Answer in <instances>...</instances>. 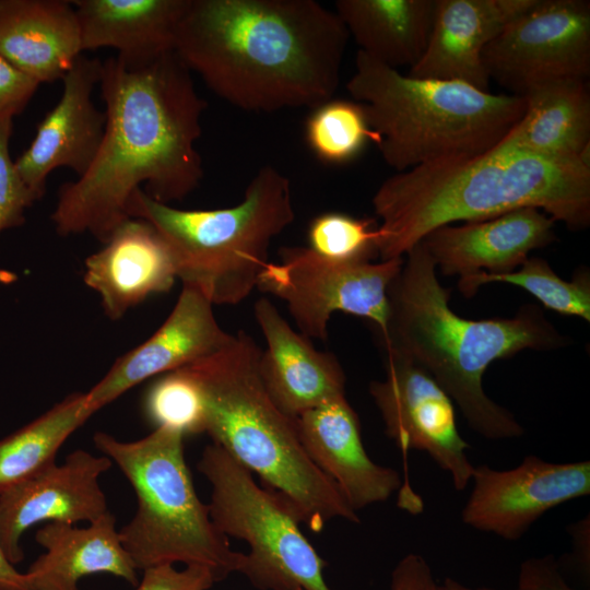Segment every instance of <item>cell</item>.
Segmentation results:
<instances>
[{"mask_svg": "<svg viewBox=\"0 0 590 590\" xmlns=\"http://www.w3.org/2000/svg\"><path fill=\"white\" fill-rule=\"evenodd\" d=\"M12 128L13 118L0 120V233L24 224L25 211L37 201L10 157Z\"/></svg>", "mask_w": 590, "mask_h": 590, "instance_id": "cell-32", "label": "cell"}, {"mask_svg": "<svg viewBox=\"0 0 590 590\" xmlns=\"http://www.w3.org/2000/svg\"><path fill=\"white\" fill-rule=\"evenodd\" d=\"M177 280L170 250L148 221L129 217L84 262L83 281L110 320L121 319L150 296L167 293Z\"/></svg>", "mask_w": 590, "mask_h": 590, "instance_id": "cell-20", "label": "cell"}, {"mask_svg": "<svg viewBox=\"0 0 590 590\" xmlns=\"http://www.w3.org/2000/svg\"><path fill=\"white\" fill-rule=\"evenodd\" d=\"M217 582L214 574L202 566L160 565L143 570L135 590H208Z\"/></svg>", "mask_w": 590, "mask_h": 590, "instance_id": "cell-33", "label": "cell"}, {"mask_svg": "<svg viewBox=\"0 0 590 590\" xmlns=\"http://www.w3.org/2000/svg\"><path fill=\"white\" fill-rule=\"evenodd\" d=\"M518 588L523 590H576L564 577L552 554L524 559L519 568Z\"/></svg>", "mask_w": 590, "mask_h": 590, "instance_id": "cell-35", "label": "cell"}, {"mask_svg": "<svg viewBox=\"0 0 590 590\" xmlns=\"http://www.w3.org/2000/svg\"><path fill=\"white\" fill-rule=\"evenodd\" d=\"M82 55L71 1L0 0V56L39 84L61 80Z\"/></svg>", "mask_w": 590, "mask_h": 590, "instance_id": "cell-23", "label": "cell"}, {"mask_svg": "<svg viewBox=\"0 0 590 590\" xmlns=\"http://www.w3.org/2000/svg\"><path fill=\"white\" fill-rule=\"evenodd\" d=\"M38 86L37 81L0 56V120L20 114Z\"/></svg>", "mask_w": 590, "mask_h": 590, "instance_id": "cell-34", "label": "cell"}, {"mask_svg": "<svg viewBox=\"0 0 590 590\" xmlns=\"http://www.w3.org/2000/svg\"><path fill=\"white\" fill-rule=\"evenodd\" d=\"M99 85L103 141L85 174L60 187L51 221L59 235L90 233L105 243L129 219V200L142 185L165 204L199 187L203 167L196 143L206 104L175 51L137 68L109 57Z\"/></svg>", "mask_w": 590, "mask_h": 590, "instance_id": "cell-1", "label": "cell"}, {"mask_svg": "<svg viewBox=\"0 0 590 590\" xmlns=\"http://www.w3.org/2000/svg\"><path fill=\"white\" fill-rule=\"evenodd\" d=\"M128 216L148 221L173 256L177 279L213 305H236L257 287L272 240L295 219L290 179L271 165L248 184L229 208L184 210L138 189Z\"/></svg>", "mask_w": 590, "mask_h": 590, "instance_id": "cell-7", "label": "cell"}, {"mask_svg": "<svg viewBox=\"0 0 590 590\" xmlns=\"http://www.w3.org/2000/svg\"><path fill=\"white\" fill-rule=\"evenodd\" d=\"M102 62L80 55L61 79L62 94L36 127L30 146L14 161L15 168L38 201L49 174L68 167L81 177L93 163L104 138L106 114L92 95L99 84Z\"/></svg>", "mask_w": 590, "mask_h": 590, "instance_id": "cell-15", "label": "cell"}, {"mask_svg": "<svg viewBox=\"0 0 590 590\" xmlns=\"http://www.w3.org/2000/svg\"><path fill=\"white\" fill-rule=\"evenodd\" d=\"M260 349L245 331L217 352L184 368L198 386L203 433L278 494L300 523L320 532L333 519L359 523L337 485L307 455L296 420L268 393Z\"/></svg>", "mask_w": 590, "mask_h": 590, "instance_id": "cell-5", "label": "cell"}, {"mask_svg": "<svg viewBox=\"0 0 590 590\" xmlns=\"http://www.w3.org/2000/svg\"><path fill=\"white\" fill-rule=\"evenodd\" d=\"M83 51L113 48L127 67L174 51L189 0H74Z\"/></svg>", "mask_w": 590, "mask_h": 590, "instance_id": "cell-22", "label": "cell"}, {"mask_svg": "<svg viewBox=\"0 0 590 590\" xmlns=\"http://www.w3.org/2000/svg\"><path fill=\"white\" fill-rule=\"evenodd\" d=\"M388 287L389 318L385 350L396 351L424 368L451 398L469 426L484 438H519L523 426L484 391L483 375L496 359L523 350L558 349L567 337L536 305L511 318L471 320L449 306L437 268L421 241L406 253Z\"/></svg>", "mask_w": 590, "mask_h": 590, "instance_id": "cell-4", "label": "cell"}, {"mask_svg": "<svg viewBox=\"0 0 590 590\" xmlns=\"http://www.w3.org/2000/svg\"><path fill=\"white\" fill-rule=\"evenodd\" d=\"M295 420L307 455L356 512L388 500L403 486L397 470L369 458L358 415L345 396L312 408Z\"/></svg>", "mask_w": 590, "mask_h": 590, "instance_id": "cell-17", "label": "cell"}, {"mask_svg": "<svg viewBox=\"0 0 590 590\" xmlns=\"http://www.w3.org/2000/svg\"><path fill=\"white\" fill-rule=\"evenodd\" d=\"M143 409L155 427H172L185 436L203 433L201 396L184 367L158 376L150 385Z\"/></svg>", "mask_w": 590, "mask_h": 590, "instance_id": "cell-31", "label": "cell"}, {"mask_svg": "<svg viewBox=\"0 0 590 590\" xmlns=\"http://www.w3.org/2000/svg\"><path fill=\"white\" fill-rule=\"evenodd\" d=\"M185 435L167 426L122 441L97 432L95 447L115 462L137 496L132 519L119 531L137 569L182 563L210 569L217 581L239 571L245 553L232 550L193 486L184 455Z\"/></svg>", "mask_w": 590, "mask_h": 590, "instance_id": "cell-8", "label": "cell"}, {"mask_svg": "<svg viewBox=\"0 0 590 590\" xmlns=\"http://www.w3.org/2000/svg\"><path fill=\"white\" fill-rule=\"evenodd\" d=\"M46 552L25 573L31 590H80L81 578L110 574L137 586L138 574L109 511L85 528L47 522L35 535Z\"/></svg>", "mask_w": 590, "mask_h": 590, "instance_id": "cell-24", "label": "cell"}, {"mask_svg": "<svg viewBox=\"0 0 590 590\" xmlns=\"http://www.w3.org/2000/svg\"><path fill=\"white\" fill-rule=\"evenodd\" d=\"M349 38L315 0H189L174 51L225 102L271 113L331 99Z\"/></svg>", "mask_w": 590, "mask_h": 590, "instance_id": "cell-2", "label": "cell"}, {"mask_svg": "<svg viewBox=\"0 0 590 590\" xmlns=\"http://www.w3.org/2000/svg\"><path fill=\"white\" fill-rule=\"evenodd\" d=\"M305 139L311 152L328 164L350 162L368 142H379L359 103L332 98L312 108Z\"/></svg>", "mask_w": 590, "mask_h": 590, "instance_id": "cell-29", "label": "cell"}, {"mask_svg": "<svg viewBox=\"0 0 590 590\" xmlns=\"http://www.w3.org/2000/svg\"><path fill=\"white\" fill-rule=\"evenodd\" d=\"M0 590H31L27 577L17 571L0 544Z\"/></svg>", "mask_w": 590, "mask_h": 590, "instance_id": "cell-38", "label": "cell"}, {"mask_svg": "<svg viewBox=\"0 0 590 590\" xmlns=\"http://www.w3.org/2000/svg\"><path fill=\"white\" fill-rule=\"evenodd\" d=\"M95 412L86 392L71 393L0 440V495L55 463L63 442Z\"/></svg>", "mask_w": 590, "mask_h": 590, "instance_id": "cell-27", "label": "cell"}, {"mask_svg": "<svg viewBox=\"0 0 590 590\" xmlns=\"http://www.w3.org/2000/svg\"><path fill=\"white\" fill-rule=\"evenodd\" d=\"M390 590H444L429 564L415 553L402 557L391 573Z\"/></svg>", "mask_w": 590, "mask_h": 590, "instance_id": "cell-36", "label": "cell"}, {"mask_svg": "<svg viewBox=\"0 0 590 590\" xmlns=\"http://www.w3.org/2000/svg\"><path fill=\"white\" fill-rule=\"evenodd\" d=\"M489 81L522 97L557 80L590 75V2L534 0L482 52Z\"/></svg>", "mask_w": 590, "mask_h": 590, "instance_id": "cell-11", "label": "cell"}, {"mask_svg": "<svg viewBox=\"0 0 590 590\" xmlns=\"http://www.w3.org/2000/svg\"><path fill=\"white\" fill-rule=\"evenodd\" d=\"M386 376L369 384V394L380 412L386 435L405 453L426 452L448 472L453 487L463 491L474 465L470 445L458 430L451 398L420 365L387 350Z\"/></svg>", "mask_w": 590, "mask_h": 590, "instance_id": "cell-12", "label": "cell"}, {"mask_svg": "<svg viewBox=\"0 0 590 590\" xmlns=\"http://www.w3.org/2000/svg\"><path fill=\"white\" fill-rule=\"evenodd\" d=\"M266 349L259 371L274 403L290 417L345 396V374L338 358L316 350L266 297L253 307Z\"/></svg>", "mask_w": 590, "mask_h": 590, "instance_id": "cell-19", "label": "cell"}, {"mask_svg": "<svg viewBox=\"0 0 590 590\" xmlns=\"http://www.w3.org/2000/svg\"><path fill=\"white\" fill-rule=\"evenodd\" d=\"M334 8L359 51L398 70L422 58L436 0H338Z\"/></svg>", "mask_w": 590, "mask_h": 590, "instance_id": "cell-26", "label": "cell"}, {"mask_svg": "<svg viewBox=\"0 0 590 590\" xmlns=\"http://www.w3.org/2000/svg\"><path fill=\"white\" fill-rule=\"evenodd\" d=\"M442 587H444V590H495V589H492V588H472V587H469L467 585H463L461 582H459L458 580L453 579V578H450V577H447L445 578L444 582L441 583ZM515 590H523V589H520L517 587V589Z\"/></svg>", "mask_w": 590, "mask_h": 590, "instance_id": "cell-39", "label": "cell"}, {"mask_svg": "<svg viewBox=\"0 0 590 590\" xmlns=\"http://www.w3.org/2000/svg\"><path fill=\"white\" fill-rule=\"evenodd\" d=\"M534 0H436L426 49L409 75L461 81L489 91L482 62L488 43Z\"/></svg>", "mask_w": 590, "mask_h": 590, "instance_id": "cell-21", "label": "cell"}, {"mask_svg": "<svg viewBox=\"0 0 590 590\" xmlns=\"http://www.w3.org/2000/svg\"><path fill=\"white\" fill-rule=\"evenodd\" d=\"M233 334L219 324L213 304L197 288L182 285L174 308L143 343L118 357L106 375L86 392L101 410L132 387L186 367L224 347Z\"/></svg>", "mask_w": 590, "mask_h": 590, "instance_id": "cell-16", "label": "cell"}, {"mask_svg": "<svg viewBox=\"0 0 590 590\" xmlns=\"http://www.w3.org/2000/svg\"><path fill=\"white\" fill-rule=\"evenodd\" d=\"M380 260L404 258L433 229L535 208L569 229L590 223V162L536 154L503 140L464 158L387 178L373 197Z\"/></svg>", "mask_w": 590, "mask_h": 590, "instance_id": "cell-3", "label": "cell"}, {"mask_svg": "<svg viewBox=\"0 0 590 590\" xmlns=\"http://www.w3.org/2000/svg\"><path fill=\"white\" fill-rule=\"evenodd\" d=\"M113 461L82 449L66 460L0 495V544L15 565L24 559L21 539L40 522L91 523L108 512L106 496L98 483Z\"/></svg>", "mask_w": 590, "mask_h": 590, "instance_id": "cell-14", "label": "cell"}, {"mask_svg": "<svg viewBox=\"0 0 590 590\" xmlns=\"http://www.w3.org/2000/svg\"><path fill=\"white\" fill-rule=\"evenodd\" d=\"M554 223L539 209L522 208L484 221L442 225L421 243L445 275L500 274L520 267L533 249L551 244Z\"/></svg>", "mask_w": 590, "mask_h": 590, "instance_id": "cell-18", "label": "cell"}, {"mask_svg": "<svg viewBox=\"0 0 590 590\" xmlns=\"http://www.w3.org/2000/svg\"><path fill=\"white\" fill-rule=\"evenodd\" d=\"M211 485L210 517L225 536L249 545L238 573L260 590H331L327 563L299 528L290 506L260 486L222 447L208 445L197 464Z\"/></svg>", "mask_w": 590, "mask_h": 590, "instance_id": "cell-9", "label": "cell"}, {"mask_svg": "<svg viewBox=\"0 0 590 590\" xmlns=\"http://www.w3.org/2000/svg\"><path fill=\"white\" fill-rule=\"evenodd\" d=\"M491 282L519 286L551 310L590 321V276L586 271H579L573 281L568 282L559 278L546 260L532 257L511 272L500 274L479 272L460 278L458 287L462 295L470 297L480 286Z\"/></svg>", "mask_w": 590, "mask_h": 590, "instance_id": "cell-28", "label": "cell"}, {"mask_svg": "<svg viewBox=\"0 0 590 590\" xmlns=\"http://www.w3.org/2000/svg\"><path fill=\"white\" fill-rule=\"evenodd\" d=\"M404 258L346 263L326 259L308 247H283L268 262L257 288L282 299L302 334L326 340L328 323L342 311L373 321L387 335L388 287Z\"/></svg>", "mask_w": 590, "mask_h": 590, "instance_id": "cell-10", "label": "cell"}, {"mask_svg": "<svg viewBox=\"0 0 590 590\" xmlns=\"http://www.w3.org/2000/svg\"><path fill=\"white\" fill-rule=\"evenodd\" d=\"M346 90L363 106L396 173L480 155L502 142L524 111L520 96L402 74L359 50Z\"/></svg>", "mask_w": 590, "mask_h": 590, "instance_id": "cell-6", "label": "cell"}, {"mask_svg": "<svg viewBox=\"0 0 590 590\" xmlns=\"http://www.w3.org/2000/svg\"><path fill=\"white\" fill-rule=\"evenodd\" d=\"M524 111L504 138L520 149L590 162V93L586 80H557L523 96Z\"/></svg>", "mask_w": 590, "mask_h": 590, "instance_id": "cell-25", "label": "cell"}, {"mask_svg": "<svg viewBox=\"0 0 590 590\" xmlns=\"http://www.w3.org/2000/svg\"><path fill=\"white\" fill-rule=\"evenodd\" d=\"M307 238L310 250L338 262H368L378 256V226L370 219L321 213L309 223Z\"/></svg>", "mask_w": 590, "mask_h": 590, "instance_id": "cell-30", "label": "cell"}, {"mask_svg": "<svg viewBox=\"0 0 590 590\" xmlns=\"http://www.w3.org/2000/svg\"><path fill=\"white\" fill-rule=\"evenodd\" d=\"M471 482L462 522L518 541L548 510L590 494V461L559 463L529 455L508 470L474 467Z\"/></svg>", "mask_w": 590, "mask_h": 590, "instance_id": "cell-13", "label": "cell"}, {"mask_svg": "<svg viewBox=\"0 0 590 590\" xmlns=\"http://www.w3.org/2000/svg\"><path fill=\"white\" fill-rule=\"evenodd\" d=\"M571 536V553L567 563L583 580L590 578V516L587 515L567 527Z\"/></svg>", "mask_w": 590, "mask_h": 590, "instance_id": "cell-37", "label": "cell"}]
</instances>
